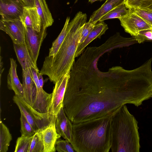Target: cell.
<instances>
[{"label": "cell", "instance_id": "1", "mask_svg": "<svg viewBox=\"0 0 152 152\" xmlns=\"http://www.w3.org/2000/svg\"><path fill=\"white\" fill-rule=\"evenodd\" d=\"M68 81L63 107L72 124L114 115L123 105H140L145 97L130 81Z\"/></svg>", "mask_w": 152, "mask_h": 152}, {"label": "cell", "instance_id": "2", "mask_svg": "<svg viewBox=\"0 0 152 152\" xmlns=\"http://www.w3.org/2000/svg\"><path fill=\"white\" fill-rule=\"evenodd\" d=\"M87 17L86 13L78 12L69 23L67 35L57 53L45 58L40 73L55 84L70 72Z\"/></svg>", "mask_w": 152, "mask_h": 152}, {"label": "cell", "instance_id": "3", "mask_svg": "<svg viewBox=\"0 0 152 152\" xmlns=\"http://www.w3.org/2000/svg\"><path fill=\"white\" fill-rule=\"evenodd\" d=\"M113 115L72 124L71 144L76 152H108Z\"/></svg>", "mask_w": 152, "mask_h": 152}, {"label": "cell", "instance_id": "4", "mask_svg": "<svg viewBox=\"0 0 152 152\" xmlns=\"http://www.w3.org/2000/svg\"><path fill=\"white\" fill-rule=\"evenodd\" d=\"M138 122L123 105L113 115L111 123L112 152H139L140 148Z\"/></svg>", "mask_w": 152, "mask_h": 152}, {"label": "cell", "instance_id": "5", "mask_svg": "<svg viewBox=\"0 0 152 152\" xmlns=\"http://www.w3.org/2000/svg\"><path fill=\"white\" fill-rule=\"evenodd\" d=\"M13 100L20 111L23 112L27 121L35 131L43 129L52 122H56L50 118L48 114L38 112L22 97L15 95L13 97Z\"/></svg>", "mask_w": 152, "mask_h": 152}, {"label": "cell", "instance_id": "6", "mask_svg": "<svg viewBox=\"0 0 152 152\" xmlns=\"http://www.w3.org/2000/svg\"><path fill=\"white\" fill-rule=\"evenodd\" d=\"M70 77V72L67 73L57 81L52 93L51 102L48 114L50 118L56 121L58 113L63 107V101L67 84Z\"/></svg>", "mask_w": 152, "mask_h": 152}, {"label": "cell", "instance_id": "7", "mask_svg": "<svg viewBox=\"0 0 152 152\" xmlns=\"http://www.w3.org/2000/svg\"><path fill=\"white\" fill-rule=\"evenodd\" d=\"M24 26L26 44L31 58L37 65V61L40 47L47 35V28L42 26L40 31L38 32L32 28Z\"/></svg>", "mask_w": 152, "mask_h": 152}, {"label": "cell", "instance_id": "8", "mask_svg": "<svg viewBox=\"0 0 152 152\" xmlns=\"http://www.w3.org/2000/svg\"><path fill=\"white\" fill-rule=\"evenodd\" d=\"M29 69L36 90V98L32 107L39 113L48 114L51 102L52 93H48L41 86L37 75V72L39 70L36 69L32 66H30Z\"/></svg>", "mask_w": 152, "mask_h": 152}, {"label": "cell", "instance_id": "9", "mask_svg": "<svg viewBox=\"0 0 152 152\" xmlns=\"http://www.w3.org/2000/svg\"><path fill=\"white\" fill-rule=\"evenodd\" d=\"M119 19L125 31L132 37L137 35L141 31L152 28L150 25L131 9L126 15Z\"/></svg>", "mask_w": 152, "mask_h": 152}, {"label": "cell", "instance_id": "10", "mask_svg": "<svg viewBox=\"0 0 152 152\" xmlns=\"http://www.w3.org/2000/svg\"><path fill=\"white\" fill-rule=\"evenodd\" d=\"M26 6L22 0H0L1 19L10 21L20 20Z\"/></svg>", "mask_w": 152, "mask_h": 152}, {"label": "cell", "instance_id": "11", "mask_svg": "<svg viewBox=\"0 0 152 152\" xmlns=\"http://www.w3.org/2000/svg\"><path fill=\"white\" fill-rule=\"evenodd\" d=\"M0 29L10 36L13 43L26 44L25 27L20 20L10 21L1 19Z\"/></svg>", "mask_w": 152, "mask_h": 152}, {"label": "cell", "instance_id": "12", "mask_svg": "<svg viewBox=\"0 0 152 152\" xmlns=\"http://www.w3.org/2000/svg\"><path fill=\"white\" fill-rule=\"evenodd\" d=\"M55 126L57 132L71 144L72 140V124L66 115L63 107L56 116Z\"/></svg>", "mask_w": 152, "mask_h": 152}, {"label": "cell", "instance_id": "13", "mask_svg": "<svg viewBox=\"0 0 152 152\" xmlns=\"http://www.w3.org/2000/svg\"><path fill=\"white\" fill-rule=\"evenodd\" d=\"M55 121L52 122L47 126L41 129L44 144V152H55V145L61 137L57 132Z\"/></svg>", "mask_w": 152, "mask_h": 152}, {"label": "cell", "instance_id": "14", "mask_svg": "<svg viewBox=\"0 0 152 152\" xmlns=\"http://www.w3.org/2000/svg\"><path fill=\"white\" fill-rule=\"evenodd\" d=\"M24 96L23 99L32 107L36 96V90L33 80L29 68L22 70Z\"/></svg>", "mask_w": 152, "mask_h": 152}, {"label": "cell", "instance_id": "15", "mask_svg": "<svg viewBox=\"0 0 152 152\" xmlns=\"http://www.w3.org/2000/svg\"><path fill=\"white\" fill-rule=\"evenodd\" d=\"M20 20L24 26L40 31L42 26V20L35 7L25 6Z\"/></svg>", "mask_w": 152, "mask_h": 152}, {"label": "cell", "instance_id": "16", "mask_svg": "<svg viewBox=\"0 0 152 152\" xmlns=\"http://www.w3.org/2000/svg\"><path fill=\"white\" fill-rule=\"evenodd\" d=\"M10 60V67L7 77V87L9 90L13 91L15 95L23 98V88L17 74L16 61L12 58Z\"/></svg>", "mask_w": 152, "mask_h": 152}, {"label": "cell", "instance_id": "17", "mask_svg": "<svg viewBox=\"0 0 152 152\" xmlns=\"http://www.w3.org/2000/svg\"><path fill=\"white\" fill-rule=\"evenodd\" d=\"M108 28L107 25L103 21H98L96 23L84 41L78 46L75 58L79 56L83 51L85 48L93 40L96 38H100Z\"/></svg>", "mask_w": 152, "mask_h": 152}, {"label": "cell", "instance_id": "18", "mask_svg": "<svg viewBox=\"0 0 152 152\" xmlns=\"http://www.w3.org/2000/svg\"><path fill=\"white\" fill-rule=\"evenodd\" d=\"M13 45L15 51L22 70L24 71L31 66L39 70L37 65L35 64L31 57L26 44L13 43Z\"/></svg>", "mask_w": 152, "mask_h": 152}, {"label": "cell", "instance_id": "19", "mask_svg": "<svg viewBox=\"0 0 152 152\" xmlns=\"http://www.w3.org/2000/svg\"><path fill=\"white\" fill-rule=\"evenodd\" d=\"M125 0H106V1L91 16L89 22L95 24L100 19L113 9L125 3Z\"/></svg>", "mask_w": 152, "mask_h": 152}, {"label": "cell", "instance_id": "20", "mask_svg": "<svg viewBox=\"0 0 152 152\" xmlns=\"http://www.w3.org/2000/svg\"><path fill=\"white\" fill-rule=\"evenodd\" d=\"M34 1L35 7L41 18L42 26L45 28L51 26L54 22V20L46 0Z\"/></svg>", "mask_w": 152, "mask_h": 152}, {"label": "cell", "instance_id": "21", "mask_svg": "<svg viewBox=\"0 0 152 152\" xmlns=\"http://www.w3.org/2000/svg\"><path fill=\"white\" fill-rule=\"evenodd\" d=\"M12 139L11 134L7 126L0 121V152H6Z\"/></svg>", "mask_w": 152, "mask_h": 152}, {"label": "cell", "instance_id": "22", "mask_svg": "<svg viewBox=\"0 0 152 152\" xmlns=\"http://www.w3.org/2000/svg\"><path fill=\"white\" fill-rule=\"evenodd\" d=\"M70 17H67L64 27L61 33L53 42L51 48L49 49L48 56H54L57 52L67 35Z\"/></svg>", "mask_w": 152, "mask_h": 152}, {"label": "cell", "instance_id": "23", "mask_svg": "<svg viewBox=\"0 0 152 152\" xmlns=\"http://www.w3.org/2000/svg\"><path fill=\"white\" fill-rule=\"evenodd\" d=\"M129 9L127 8L125 3L121 4L113 9L102 17L98 21L115 18L118 19L126 15L129 12Z\"/></svg>", "mask_w": 152, "mask_h": 152}, {"label": "cell", "instance_id": "24", "mask_svg": "<svg viewBox=\"0 0 152 152\" xmlns=\"http://www.w3.org/2000/svg\"><path fill=\"white\" fill-rule=\"evenodd\" d=\"M125 4L128 9L138 8L152 12V0H125Z\"/></svg>", "mask_w": 152, "mask_h": 152}, {"label": "cell", "instance_id": "25", "mask_svg": "<svg viewBox=\"0 0 152 152\" xmlns=\"http://www.w3.org/2000/svg\"><path fill=\"white\" fill-rule=\"evenodd\" d=\"M44 144L41 129L37 130L33 136L29 152H44Z\"/></svg>", "mask_w": 152, "mask_h": 152}, {"label": "cell", "instance_id": "26", "mask_svg": "<svg viewBox=\"0 0 152 152\" xmlns=\"http://www.w3.org/2000/svg\"><path fill=\"white\" fill-rule=\"evenodd\" d=\"M33 136L31 137L21 135L18 137L15 146V152H29Z\"/></svg>", "mask_w": 152, "mask_h": 152}, {"label": "cell", "instance_id": "27", "mask_svg": "<svg viewBox=\"0 0 152 152\" xmlns=\"http://www.w3.org/2000/svg\"><path fill=\"white\" fill-rule=\"evenodd\" d=\"M21 124L20 132L21 135L31 137L33 136L36 132L27 121L23 112L20 111Z\"/></svg>", "mask_w": 152, "mask_h": 152}, {"label": "cell", "instance_id": "28", "mask_svg": "<svg viewBox=\"0 0 152 152\" xmlns=\"http://www.w3.org/2000/svg\"><path fill=\"white\" fill-rule=\"evenodd\" d=\"M67 140H59L55 145L56 151L58 152H75V151L72 145Z\"/></svg>", "mask_w": 152, "mask_h": 152}, {"label": "cell", "instance_id": "29", "mask_svg": "<svg viewBox=\"0 0 152 152\" xmlns=\"http://www.w3.org/2000/svg\"><path fill=\"white\" fill-rule=\"evenodd\" d=\"M134 37L139 43H141L145 41H152V29L141 31Z\"/></svg>", "mask_w": 152, "mask_h": 152}, {"label": "cell", "instance_id": "30", "mask_svg": "<svg viewBox=\"0 0 152 152\" xmlns=\"http://www.w3.org/2000/svg\"><path fill=\"white\" fill-rule=\"evenodd\" d=\"M131 9L150 25L152 29V12L144 10L138 8Z\"/></svg>", "mask_w": 152, "mask_h": 152}, {"label": "cell", "instance_id": "31", "mask_svg": "<svg viewBox=\"0 0 152 152\" xmlns=\"http://www.w3.org/2000/svg\"><path fill=\"white\" fill-rule=\"evenodd\" d=\"M95 24L92 23L89 21L86 23L84 26L82 32L79 45L82 43L84 41L93 29Z\"/></svg>", "mask_w": 152, "mask_h": 152}, {"label": "cell", "instance_id": "32", "mask_svg": "<svg viewBox=\"0 0 152 152\" xmlns=\"http://www.w3.org/2000/svg\"><path fill=\"white\" fill-rule=\"evenodd\" d=\"M37 75L39 83L42 88H43L44 85V80L43 78L42 75L39 71L37 72Z\"/></svg>", "mask_w": 152, "mask_h": 152}, {"label": "cell", "instance_id": "33", "mask_svg": "<svg viewBox=\"0 0 152 152\" xmlns=\"http://www.w3.org/2000/svg\"><path fill=\"white\" fill-rule=\"evenodd\" d=\"M26 6L35 7L34 0H22Z\"/></svg>", "mask_w": 152, "mask_h": 152}, {"label": "cell", "instance_id": "34", "mask_svg": "<svg viewBox=\"0 0 152 152\" xmlns=\"http://www.w3.org/2000/svg\"><path fill=\"white\" fill-rule=\"evenodd\" d=\"M103 0H89V2L91 3H92L96 1H101Z\"/></svg>", "mask_w": 152, "mask_h": 152}, {"label": "cell", "instance_id": "35", "mask_svg": "<svg viewBox=\"0 0 152 152\" xmlns=\"http://www.w3.org/2000/svg\"><path fill=\"white\" fill-rule=\"evenodd\" d=\"M78 0H75V3H76V2H77V1Z\"/></svg>", "mask_w": 152, "mask_h": 152}]
</instances>
